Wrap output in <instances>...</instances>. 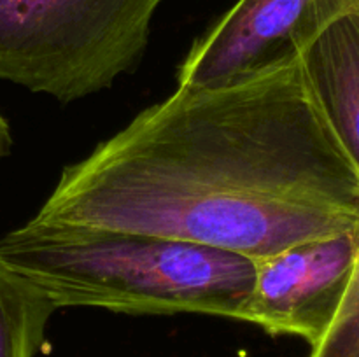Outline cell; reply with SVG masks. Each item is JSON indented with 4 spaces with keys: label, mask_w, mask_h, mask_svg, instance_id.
I'll return each instance as SVG.
<instances>
[{
    "label": "cell",
    "mask_w": 359,
    "mask_h": 357,
    "mask_svg": "<svg viewBox=\"0 0 359 357\" xmlns=\"http://www.w3.org/2000/svg\"><path fill=\"white\" fill-rule=\"evenodd\" d=\"M302 62L330 125L359 161V13L330 24Z\"/></svg>",
    "instance_id": "cell-6"
},
{
    "label": "cell",
    "mask_w": 359,
    "mask_h": 357,
    "mask_svg": "<svg viewBox=\"0 0 359 357\" xmlns=\"http://www.w3.org/2000/svg\"><path fill=\"white\" fill-rule=\"evenodd\" d=\"M34 217L259 261L359 230V161L330 125L300 56L223 86H177L67 164Z\"/></svg>",
    "instance_id": "cell-1"
},
{
    "label": "cell",
    "mask_w": 359,
    "mask_h": 357,
    "mask_svg": "<svg viewBox=\"0 0 359 357\" xmlns=\"http://www.w3.org/2000/svg\"><path fill=\"white\" fill-rule=\"evenodd\" d=\"M11 150H13V133L9 122L0 112V163L9 156Z\"/></svg>",
    "instance_id": "cell-9"
},
{
    "label": "cell",
    "mask_w": 359,
    "mask_h": 357,
    "mask_svg": "<svg viewBox=\"0 0 359 357\" xmlns=\"http://www.w3.org/2000/svg\"><path fill=\"white\" fill-rule=\"evenodd\" d=\"M358 270L359 230L302 241L255 261L242 322L314 345L359 287Z\"/></svg>",
    "instance_id": "cell-5"
},
{
    "label": "cell",
    "mask_w": 359,
    "mask_h": 357,
    "mask_svg": "<svg viewBox=\"0 0 359 357\" xmlns=\"http://www.w3.org/2000/svg\"><path fill=\"white\" fill-rule=\"evenodd\" d=\"M0 259L56 308L242 321L255 261L195 241L32 217L0 238Z\"/></svg>",
    "instance_id": "cell-2"
},
{
    "label": "cell",
    "mask_w": 359,
    "mask_h": 357,
    "mask_svg": "<svg viewBox=\"0 0 359 357\" xmlns=\"http://www.w3.org/2000/svg\"><path fill=\"white\" fill-rule=\"evenodd\" d=\"M165 0H0V80L60 104L139 69Z\"/></svg>",
    "instance_id": "cell-3"
},
{
    "label": "cell",
    "mask_w": 359,
    "mask_h": 357,
    "mask_svg": "<svg viewBox=\"0 0 359 357\" xmlns=\"http://www.w3.org/2000/svg\"><path fill=\"white\" fill-rule=\"evenodd\" d=\"M56 310L44 290L0 259V357H35Z\"/></svg>",
    "instance_id": "cell-7"
},
{
    "label": "cell",
    "mask_w": 359,
    "mask_h": 357,
    "mask_svg": "<svg viewBox=\"0 0 359 357\" xmlns=\"http://www.w3.org/2000/svg\"><path fill=\"white\" fill-rule=\"evenodd\" d=\"M309 357H359V287L351 290L333 324Z\"/></svg>",
    "instance_id": "cell-8"
},
{
    "label": "cell",
    "mask_w": 359,
    "mask_h": 357,
    "mask_svg": "<svg viewBox=\"0 0 359 357\" xmlns=\"http://www.w3.org/2000/svg\"><path fill=\"white\" fill-rule=\"evenodd\" d=\"M359 0H238L200 35L179 65L177 86H223L300 58Z\"/></svg>",
    "instance_id": "cell-4"
}]
</instances>
